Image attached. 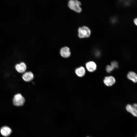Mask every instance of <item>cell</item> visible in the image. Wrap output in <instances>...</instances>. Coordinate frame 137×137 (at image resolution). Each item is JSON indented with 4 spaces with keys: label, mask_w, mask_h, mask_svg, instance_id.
I'll return each instance as SVG.
<instances>
[{
    "label": "cell",
    "mask_w": 137,
    "mask_h": 137,
    "mask_svg": "<svg viewBox=\"0 0 137 137\" xmlns=\"http://www.w3.org/2000/svg\"><path fill=\"white\" fill-rule=\"evenodd\" d=\"M111 65L114 68H117L118 66L117 62L115 61H113L111 62Z\"/></svg>",
    "instance_id": "cell-14"
},
{
    "label": "cell",
    "mask_w": 137,
    "mask_h": 137,
    "mask_svg": "<svg viewBox=\"0 0 137 137\" xmlns=\"http://www.w3.org/2000/svg\"><path fill=\"white\" fill-rule=\"evenodd\" d=\"M87 70L89 72H92L95 71L97 68L95 63L93 61H90L87 62L85 64Z\"/></svg>",
    "instance_id": "cell-9"
},
{
    "label": "cell",
    "mask_w": 137,
    "mask_h": 137,
    "mask_svg": "<svg viewBox=\"0 0 137 137\" xmlns=\"http://www.w3.org/2000/svg\"><path fill=\"white\" fill-rule=\"evenodd\" d=\"M15 68L16 71L20 73H24L26 71L27 66L23 62H21L17 64L15 66Z\"/></svg>",
    "instance_id": "cell-5"
},
{
    "label": "cell",
    "mask_w": 137,
    "mask_h": 137,
    "mask_svg": "<svg viewBox=\"0 0 137 137\" xmlns=\"http://www.w3.org/2000/svg\"><path fill=\"white\" fill-rule=\"evenodd\" d=\"M114 69V68L111 65H107L106 68V71L108 73H110Z\"/></svg>",
    "instance_id": "cell-13"
},
{
    "label": "cell",
    "mask_w": 137,
    "mask_h": 137,
    "mask_svg": "<svg viewBox=\"0 0 137 137\" xmlns=\"http://www.w3.org/2000/svg\"><path fill=\"white\" fill-rule=\"evenodd\" d=\"M22 78L25 81L29 82L32 80L34 78V75L31 72H25L22 76Z\"/></svg>",
    "instance_id": "cell-8"
},
{
    "label": "cell",
    "mask_w": 137,
    "mask_h": 137,
    "mask_svg": "<svg viewBox=\"0 0 137 137\" xmlns=\"http://www.w3.org/2000/svg\"><path fill=\"white\" fill-rule=\"evenodd\" d=\"M81 5V2L78 0H69L68 2V6L69 8L77 13H80L82 11Z\"/></svg>",
    "instance_id": "cell-1"
},
{
    "label": "cell",
    "mask_w": 137,
    "mask_h": 137,
    "mask_svg": "<svg viewBox=\"0 0 137 137\" xmlns=\"http://www.w3.org/2000/svg\"><path fill=\"white\" fill-rule=\"evenodd\" d=\"M133 22L135 25L137 26V17L134 19Z\"/></svg>",
    "instance_id": "cell-15"
},
{
    "label": "cell",
    "mask_w": 137,
    "mask_h": 137,
    "mask_svg": "<svg viewBox=\"0 0 137 137\" xmlns=\"http://www.w3.org/2000/svg\"><path fill=\"white\" fill-rule=\"evenodd\" d=\"M60 54L63 57L67 58L69 57L71 55L69 48L67 46L62 47L60 50Z\"/></svg>",
    "instance_id": "cell-6"
},
{
    "label": "cell",
    "mask_w": 137,
    "mask_h": 137,
    "mask_svg": "<svg viewBox=\"0 0 137 137\" xmlns=\"http://www.w3.org/2000/svg\"><path fill=\"white\" fill-rule=\"evenodd\" d=\"M78 36L80 38L89 37L91 34V31L87 27L83 26L79 27L78 29Z\"/></svg>",
    "instance_id": "cell-2"
},
{
    "label": "cell",
    "mask_w": 137,
    "mask_h": 137,
    "mask_svg": "<svg viewBox=\"0 0 137 137\" xmlns=\"http://www.w3.org/2000/svg\"><path fill=\"white\" fill-rule=\"evenodd\" d=\"M25 102V98L20 93L16 94L13 96L12 102L13 104L15 106H22L24 105Z\"/></svg>",
    "instance_id": "cell-3"
},
{
    "label": "cell",
    "mask_w": 137,
    "mask_h": 137,
    "mask_svg": "<svg viewBox=\"0 0 137 137\" xmlns=\"http://www.w3.org/2000/svg\"><path fill=\"white\" fill-rule=\"evenodd\" d=\"M126 110L134 116L137 117V104H128L126 106Z\"/></svg>",
    "instance_id": "cell-4"
},
{
    "label": "cell",
    "mask_w": 137,
    "mask_h": 137,
    "mask_svg": "<svg viewBox=\"0 0 137 137\" xmlns=\"http://www.w3.org/2000/svg\"><path fill=\"white\" fill-rule=\"evenodd\" d=\"M90 137L88 136V137Z\"/></svg>",
    "instance_id": "cell-17"
},
{
    "label": "cell",
    "mask_w": 137,
    "mask_h": 137,
    "mask_svg": "<svg viewBox=\"0 0 137 137\" xmlns=\"http://www.w3.org/2000/svg\"><path fill=\"white\" fill-rule=\"evenodd\" d=\"M135 137H137V135H136V136Z\"/></svg>",
    "instance_id": "cell-16"
},
{
    "label": "cell",
    "mask_w": 137,
    "mask_h": 137,
    "mask_svg": "<svg viewBox=\"0 0 137 137\" xmlns=\"http://www.w3.org/2000/svg\"><path fill=\"white\" fill-rule=\"evenodd\" d=\"M127 78L135 83L137 82V74L133 71L129 72L127 75Z\"/></svg>",
    "instance_id": "cell-11"
},
{
    "label": "cell",
    "mask_w": 137,
    "mask_h": 137,
    "mask_svg": "<svg viewBox=\"0 0 137 137\" xmlns=\"http://www.w3.org/2000/svg\"><path fill=\"white\" fill-rule=\"evenodd\" d=\"M115 81V78L112 76L106 77L104 80V84L107 86H112L114 84Z\"/></svg>",
    "instance_id": "cell-7"
},
{
    "label": "cell",
    "mask_w": 137,
    "mask_h": 137,
    "mask_svg": "<svg viewBox=\"0 0 137 137\" xmlns=\"http://www.w3.org/2000/svg\"><path fill=\"white\" fill-rule=\"evenodd\" d=\"M75 72L77 75L79 77L83 76L85 74V71L83 66H80L76 69Z\"/></svg>",
    "instance_id": "cell-12"
},
{
    "label": "cell",
    "mask_w": 137,
    "mask_h": 137,
    "mask_svg": "<svg viewBox=\"0 0 137 137\" xmlns=\"http://www.w3.org/2000/svg\"><path fill=\"white\" fill-rule=\"evenodd\" d=\"M0 132L3 135L5 136H7L11 133L12 130L9 127L4 126L1 128Z\"/></svg>",
    "instance_id": "cell-10"
}]
</instances>
